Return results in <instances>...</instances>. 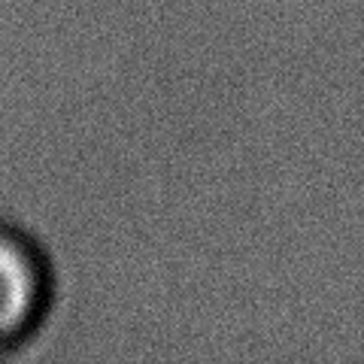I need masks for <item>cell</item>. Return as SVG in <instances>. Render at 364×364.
Returning a JSON list of instances; mask_svg holds the SVG:
<instances>
[{"mask_svg": "<svg viewBox=\"0 0 364 364\" xmlns=\"http://www.w3.org/2000/svg\"><path fill=\"white\" fill-rule=\"evenodd\" d=\"M49 301V270L21 231L0 225V364H13Z\"/></svg>", "mask_w": 364, "mask_h": 364, "instance_id": "cell-1", "label": "cell"}]
</instances>
